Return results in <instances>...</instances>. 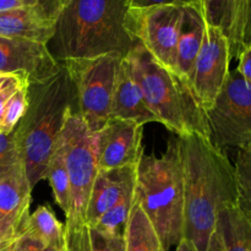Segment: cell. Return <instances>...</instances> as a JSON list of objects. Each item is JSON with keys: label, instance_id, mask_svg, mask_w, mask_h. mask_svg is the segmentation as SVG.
I'll list each match as a JSON object with an SVG mask.
<instances>
[{"label": "cell", "instance_id": "obj_15", "mask_svg": "<svg viewBox=\"0 0 251 251\" xmlns=\"http://www.w3.org/2000/svg\"><path fill=\"white\" fill-rule=\"evenodd\" d=\"M110 118L129 120L142 126L149 123H158L156 115L150 109L141 88L132 78L124 58L115 78Z\"/></svg>", "mask_w": 251, "mask_h": 251}, {"label": "cell", "instance_id": "obj_6", "mask_svg": "<svg viewBox=\"0 0 251 251\" xmlns=\"http://www.w3.org/2000/svg\"><path fill=\"white\" fill-rule=\"evenodd\" d=\"M56 142L63 151L70 181V208L65 225L82 227L86 226V208L91 189L100 171L96 134L88 129L78 113H73Z\"/></svg>", "mask_w": 251, "mask_h": 251}, {"label": "cell", "instance_id": "obj_13", "mask_svg": "<svg viewBox=\"0 0 251 251\" xmlns=\"http://www.w3.org/2000/svg\"><path fill=\"white\" fill-rule=\"evenodd\" d=\"M32 190L24 163L0 176V242L10 244L29 216Z\"/></svg>", "mask_w": 251, "mask_h": 251}, {"label": "cell", "instance_id": "obj_2", "mask_svg": "<svg viewBox=\"0 0 251 251\" xmlns=\"http://www.w3.org/2000/svg\"><path fill=\"white\" fill-rule=\"evenodd\" d=\"M129 0H66L48 46L58 61L109 54L125 58L136 39L129 26Z\"/></svg>", "mask_w": 251, "mask_h": 251}, {"label": "cell", "instance_id": "obj_22", "mask_svg": "<svg viewBox=\"0 0 251 251\" xmlns=\"http://www.w3.org/2000/svg\"><path fill=\"white\" fill-rule=\"evenodd\" d=\"M46 179H48L50 183L56 205L61 208L66 217L70 208V181H69L63 151L58 142L54 146L51 156L49 158L46 171Z\"/></svg>", "mask_w": 251, "mask_h": 251}, {"label": "cell", "instance_id": "obj_29", "mask_svg": "<svg viewBox=\"0 0 251 251\" xmlns=\"http://www.w3.org/2000/svg\"><path fill=\"white\" fill-rule=\"evenodd\" d=\"M24 85H29L28 81L24 80V78L19 77V76L11 75L7 78L6 82L1 86V88H0V126H1L5 108H6L10 98Z\"/></svg>", "mask_w": 251, "mask_h": 251}, {"label": "cell", "instance_id": "obj_8", "mask_svg": "<svg viewBox=\"0 0 251 251\" xmlns=\"http://www.w3.org/2000/svg\"><path fill=\"white\" fill-rule=\"evenodd\" d=\"M206 117L211 142L221 151L239 150L251 142V85L237 69L229 71Z\"/></svg>", "mask_w": 251, "mask_h": 251}, {"label": "cell", "instance_id": "obj_5", "mask_svg": "<svg viewBox=\"0 0 251 251\" xmlns=\"http://www.w3.org/2000/svg\"><path fill=\"white\" fill-rule=\"evenodd\" d=\"M135 198L169 251L184 234V181L180 140L171 137L161 157L142 154L136 164Z\"/></svg>", "mask_w": 251, "mask_h": 251}, {"label": "cell", "instance_id": "obj_9", "mask_svg": "<svg viewBox=\"0 0 251 251\" xmlns=\"http://www.w3.org/2000/svg\"><path fill=\"white\" fill-rule=\"evenodd\" d=\"M183 7L167 4L129 10V26L134 38L159 64L174 71Z\"/></svg>", "mask_w": 251, "mask_h": 251}, {"label": "cell", "instance_id": "obj_20", "mask_svg": "<svg viewBox=\"0 0 251 251\" xmlns=\"http://www.w3.org/2000/svg\"><path fill=\"white\" fill-rule=\"evenodd\" d=\"M125 243L126 251H168L135 196L125 230Z\"/></svg>", "mask_w": 251, "mask_h": 251}, {"label": "cell", "instance_id": "obj_12", "mask_svg": "<svg viewBox=\"0 0 251 251\" xmlns=\"http://www.w3.org/2000/svg\"><path fill=\"white\" fill-rule=\"evenodd\" d=\"M144 126L129 120L110 118L96 132V149L100 171L136 167L142 154Z\"/></svg>", "mask_w": 251, "mask_h": 251}, {"label": "cell", "instance_id": "obj_17", "mask_svg": "<svg viewBox=\"0 0 251 251\" xmlns=\"http://www.w3.org/2000/svg\"><path fill=\"white\" fill-rule=\"evenodd\" d=\"M55 21L33 6L0 12V37L19 38L48 44Z\"/></svg>", "mask_w": 251, "mask_h": 251}, {"label": "cell", "instance_id": "obj_14", "mask_svg": "<svg viewBox=\"0 0 251 251\" xmlns=\"http://www.w3.org/2000/svg\"><path fill=\"white\" fill-rule=\"evenodd\" d=\"M136 167L98 171L86 208L85 225L93 227L125 194L135 189Z\"/></svg>", "mask_w": 251, "mask_h": 251}, {"label": "cell", "instance_id": "obj_23", "mask_svg": "<svg viewBox=\"0 0 251 251\" xmlns=\"http://www.w3.org/2000/svg\"><path fill=\"white\" fill-rule=\"evenodd\" d=\"M135 189L125 194L110 210H108L93 227L100 232L115 237H125L127 222L130 218L132 205H134Z\"/></svg>", "mask_w": 251, "mask_h": 251}, {"label": "cell", "instance_id": "obj_40", "mask_svg": "<svg viewBox=\"0 0 251 251\" xmlns=\"http://www.w3.org/2000/svg\"><path fill=\"white\" fill-rule=\"evenodd\" d=\"M44 251H63V250H56V249H53V248H46V250Z\"/></svg>", "mask_w": 251, "mask_h": 251}, {"label": "cell", "instance_id": "obj_19", "mask_svg": "<svg viewBox=\"0 0 251 251\" xmlns=\"http://www.w3.org/2000/svg\"><path fill=\"white\" fill-rule=\"evenodd\" d=\"M216 229L226 251H251V220L238 205L223 208L218 213Z\"/></svg>", "mask_w": 251, "mask_h": 251}, {"label": "cell", "instance_id": "obj_11", "mask_svg": "<svg viewBox=\"0 0 251 251\" xmlns=\"http://www.w3.org/2000/svg\"><path fill=\"white\" fill-rule=\"evenodd\" d=\"M61 63L38 42L0 37V73L15 75L28 83H42L60 71Z\"/></svg>", "mask_w": 251, "mask_h": 251}, {"label": "cell", "instance_id": "obj_33", "mask_svg": "<svg viewBox=\"0 0 251 251\" xmlns=\"http://www.w3.org/2000/svg\"><path fill=\"white\" fill-rule=\"evenodd\" d=\"M130 7H147L154 6V5H167L173 4L179 6H186V5H200V0H129Z\"/></svg>", "mask_w": 251, "mask_h": 251}, {"label": "cell", "instance_id": "obj_32", "mask_svg": "<svg viewBox=\"0 0 251 251\" xmlns=\"http://www.w3.org/2000/svg\"><path fill=\"white\" fill-rule=\"evenodd\" d=\"M238 73L242 75V77L251 85V43L245 44L243 50L237 58Z\"/></svg>", "mask_w": 251, "mask_h": 251}, {"label": "cell", "instance_id": "obj_16", "mask_svg": "<svg viewBox=\"0 0 251 251\" xmlns=\"http://www.w3.org/2000/svg\"><path fill=\"white\" fill-rule=\"evenodd\" d=\"M245 6L247 0H201L206 24L225 33L232 59H237L244 48Z\"/></svg>", "mask_w": 251, "mask_h": 251}, {"label": "cell", "instance_id": "obj_3", "mask_svg": "<svg viewBox=\"0 0 251 251\" xmlns=\"http://www.w3.org/2000/svg\"><path fill=\"white\" fill-rule=\"evenodd\" d=\"M73 113H78L77 95L63 63L55 76L28 85V104L14 137L32 189L46 179L51 152Z\"/></svg>", "mask_w": 251, "mask_h": 251}, {"label": "cell", "instance_id": "obj_34", "mask_svg": "<svg viewBox=\"0 0 251 251\" xmlns=\"http://www.w3.org/2000/svg\"><path fill=\"white\" fill-rule=\"evenodd\" d=\"M25 6H32V5L27 0H0V12L9 11V10L19 9V7Z\"/></svg>", "mask_w": 251, "mask_h": 251}, {"label": "cell", "instance_id": "obj_1", "mask_svg": "<svg viewBox=\"0 0 251 251\" xmlns=\"http://www.w3.org/2000/svg\"><path fill=\"white\" fill-rule=\"evenodd\" d=\"M184 181V239L207 250L218 213L238 205L234 166L210 140L179 137Z\"/></svg>", "mask_w": 251, "mask_h": 251}, {"label": "cell", "instance_id": "obj_41", "mask_svg": "<svg viewBox=\"0 0 251 251\" xmlns=\"http://www.w3.org/2000/svg\"><path fill=\"white\" fill-rule=\"evenodd\" d=\"M10 244H11V243H10ZM6 245H9V244H2V243L0 242V250H1L4 247H6Z\"/></svg>", "mask_w": 251, "mask_h": 251}, {"label": "cell", "instance_id": "obj_36", "mask_svg": "<svg viewBox=\"0 0 251 251\" xmlns=\"http://www.w3.org/2000/svg\"><path fill=\"white\" fill-rule=\"evenodd\" d=\"M206 251H226V248L222 242V238H221L220 233L217 232V229L213 232L212 237H211L210 239V243H208L207 250Z\"/></svg>", "mask_w": 251, "mask_h": 251}, {"label": "cell", "instance_id": "obj_26", "mask_svg": "<svg viewBox=\"0 0 251 251\" xmlns=\"http://www.w3.org/2000/svg\"><path fill=\"white\" fill-rule=\"evenodd\" d=\"M21 162V157L15 142L14 131L11 134L0 132V176L11 171Z\"/></svg>", "mask_w": 251, "mask_h": 251}, {"label": "cell", "instance_id": "obj_35", "mask_svg": "<svg viewBox=\"0 0 251 251\" xmlns=\"http://www.w3.org/2000/svg\"><path fill=\"white\" fill-rule=\"evenodd\" d=\"M248 43H251V0H247V6H245L244 47Z\"/></svg>", "mask_w": 251, "mask_h": 251}, {"label": "cell", "instance_id": "obj_24", "mask_svg": "<svg viewBox=\"0 0 251 251\" xmlns=\"http://www.w3.org/2000/svg\"><path fill=\"white\" fill-rule=\"evenodd\" d=\"M234 163L238 206L251 220V142L237 150Z\"/></svg>", "mask_w": 251, "mask_h": 251}, {"label": "cell", "instance_id": "obj_27", "mask_svg": "<svg viewBox=\"0 0 251 251\" xmlns=\"http://www.w3.org/2000/svg\"><path fill=\"white\" fill-rule=\"evenodd\" d=\"M63 251H91L90 233L87 226L73 227L64 223Z\"/></svg>", "mask_w": 251, "mask_h": 251}, {"label": "cell", "instance_id": "obj_42", "mask_svg": "<svg viewBox=\"0 0 251 251\" xmlns=\"http://www.w3.org/2000/svg\"><path fill=\"white\" fill-rule=\"evenodd\" d=\"M200 2H201V0H200Z\"/></svg>", "mask_w": 251, "mask_h": 251}, {"label": "cell", "instance_id": "obj_38", "mask_svg": "<svg viewBox=\"0 0 251 251\" xmlns=\"http://www.w3.org/2000/svg\"><path fill=\"white\" fill-rule=\"evenodd\" d=\"M10 76H11V75H6V74L0 73V88H1V86L4 85L5 82H6V80L10 77Z\"/></svg>", "mask_w": 251, "mask_h": 251}, {"label": "cell", "instance_id": "obj_31", "mask_svg": "<svg viewBox=\"0 0 251 251\" xmlns=\"http://www.w3.org/2000/svg\"><path fill=\"white\" fill-rule=\"evenodd\" d=\"M32 6L41 10L46 16L55 21L59 12L61 11L63 6L65 5L66 0H27Z\"/></svg>", "mask_w": 251, "mask_h": 251}, {"label": "cell", "instance_id": "obj_21", "mask_svg": "<svg viewBox=\"0 0 251 251\" xmlns=\"http://www.w3.org/2000/svg\"><path fill=\"white\" fill-rule=\"evenodd\" d=\"M24 232L29 233L41 240L46 248L63 250L64 225L56 218L55 213L49 206H39L28 216L21 229V233Z\"/></svg>", "mask_w": 251, "mask_h": 251}, {"label": "cell", "instance_id": "obj_18", "mask_svg": "<svg viewBox=\"0 0 251 251\" xmlns=\"http://www.w3.org/2000/svg\"><path fill=\"white\" fill-rule=\"evenodd\" d=\"M206 21L200 5L183 7L178 46H176V71L190 82L194 63L205 36ZM191 85V83H190Z\"/></svg>", "mask_w": 251, "mask_h": 251}, {"label": "cell", "instance_id": "obj_37", "mask_svg": "<svg viewBox=\"0 0 251 251\" xmlns=\"http://www.w3.org/2000/svg\"><path fill=\"white\" fill-rule=\"evenodd\" d=\"M176 251H198V250H196V248L194 247L193 243L183 238V239L179 242V244L176 247Z\"/></svg>", "mask_w": 251, "mask_h": 251}, {"label": "cell", "instance_id": "obj_30", "mask_svg": "<svg viewBox=\"0 0 251 251\" xmlns=\"http://www.w3.org/2000/svg\"><path fill=\"white\" fill-rule=\"evenodd\" d=\"M46 247L43 243L29 233H21L15 239L12 245V251H44Z\"/></svg>", "mask_w": 251, "mask_h": 251}, {"label": "cell", "instance_id": "obj_4", "mask_svg": "<svg viewBox=\"0 0 251 251\" xmlns=\"http://www.w3.org/2000/svg\"><path fill=\"white\" fill-rule=\"evenodd\" d=\"M124 60L158 123L176 137L198 135L210 140L206 110L186 78L159 64L140 42Z\"/></svg>", "mask_w": 251, "mask_h": 251}, {"label": "cell", "instance_id": "obj_10", "mask_svg": "<svg viewBox=\"0 0 251 251\" xmlns=\"http://www.w3.org/2000/svg\"><path fill=\"white\" fill-rule=\"evenodd\" d=\"M230 61L228 38L220 28L206 24L202 44L190 76L191 87L206 112L212 108L229 75Z\"/></svg>", "mask_w": 251, "mask_h": 251}, {"label": "cell", "instance_id": "obj_28", "mask_svg": "<svg viewBox=\"0 0 251 251\" xmlns=\"http://www.w3.org/2000/svg\"><path fill=\"white\" fill-rule=\"evenodd\" d=\"M91 251H126L125 237L105 234L96 228L88 227Z\"/></svg>", "mask_w": 251, "mask_h": 251}, {"label": "cell", "instance_id": "obj_7", "mask_svg": "<svg viewBox=\"0 0 251 251\" xmlns=\"http://www.w3.org/2000/svg\"><path fill=\"white\" fill-rule=\"evenodd\" d=\"M122 59L117 54H109L61 61L76 87L78 114L95 134L110 119L115 78Z\"/></svg>", "mask_w": 251, "mask_h": 251}, {"label": "cell", "instance_id": "obj_25", "mask_svg": "<svg viewBox=\"0 0 251 251\" xmlns=\"http://www.w3.org/2000/svg\"><path fill=\"white\" fill-rule=\"evenodd\" d=\"M28 104V85H24L14 93L5 108L0 132L11 134L21 122Z\"/></svg>", "mask_w": 251, "mask_h": 251}, {"label": "cell", "instance_id": "obj_39", "mask_svg": "<svg viewBox=\"0 0 251 251\" xmlns=\"http://www.w3.org/2000/svg\"><path fill=\"white\" fill-rule=\"evenodd\" d=\"M12 245H14V242H12L11 244H9V245H6V247L2 248L0 251H12Z\"/></svg>", "mask_w": 251, "mask_h": 251}]
</instances>
